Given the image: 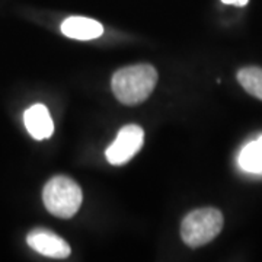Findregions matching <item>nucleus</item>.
<instances>
[{
    "mask_svg": "<svg viewBox=\"0 0 262 262\" xmlns=\"http://www.w3.org/2000/svg\"><path fill=\"white\" fill-rule=\"evenodd\" d=\"M158 83V72L150 64L128 66L115 72L113 92L120 102L137 105L144 102Z\"/></svg>",
    "mask_w": 262,
    "mask_h": 262,
    "instance_id": "obj_1",
    "label": "nucleus"
},
{
    "mask_svg": "<svg viewBox=\"0 0 262 262\" xmlns=\"http://www.w3.org/2000/svg\"><path fill=\"white\" fill-rule=\"evenodd\" d=\"M223 214L213 207L191 211L181 225L182 241L189 248H198L215 239L223 229Z\"/></svg>",
    "mask_w": 262,
    "mask_h": 262,
    "instance_id": "obj_2",
    "label": "nucleus"
},
{
    "mask_svg": "<svg viewBox=\"0 0 262 262\" xmlns=\"http://www.w3.org/2000/svg\"><path fill=\"white\" fill-rule=\"evenodd\" d=\"M42 200L51 214L60 219H70L80 208L82 189L73 179L60 175L48 181L44 187Z\"/></svg>",
    "mask_w": 262,
    "mask_h": 262,
    "instance_id": "obj_3",
    "label": "nucleus"
},
{
    "mask_svg": "<svg viewBox=\"0 0 262 262\" xmlns=\"http://www.w3.org/2000/svg\"><path fill=\"white\" fill-rule=\"evenodd\" d=\"M144 141V133L139 125H125L122 127L117 139L106 149L105 155L111 165H124L137 155Z\"/></svg>",
    "mask_w": 262,
    "mask_h": 262,
    "instance_id": "obj_4",
    "label": "nucleus"
},
{
    "mask_svg": "<svg viewBox=\"0 0 262 262\" xmlns=\"http://www.w3.org/2000/svg\"><path fill=\"white\" fill-rule=\"evenodd\" d=\"M28 245L38 253L50 258H67L70 255V246L58 234L46 229H35L27 236Z\"/></svg>",
    "mask_w": 262,
    "mask_h": 262,
    "instance_id": "obj_5",
    "label": "nucleus"
},
{
    "mask_svg": "<svg viewBox=\"0 0 262 262\" xmlns=\"http://www.w3.org/2000/svg\"><path fill=\"white\" fill-rule=\"evenodd\" d=\"M24 122L28 133L35 140H46L54 133V122L48 113L47 106L35 103L24 114Z\"/></svg>",
    "mask_w": 262,
    "mask_h": 262,
    "instance_id": "obj_6",
    "label": "nucleus"
},
{
    "mask_svg": "<svg viewBox=\"0 0 262 262\" xmlns=\"http://www.w3.org/2000/svg\"><path fill=\"white\" fill-rule=\"evenodd\" d=\"M61 31L66 37L86 41V39H94L102 35V25L91 18H83V16H72L67 18L61 24Z\"/></svg>",
    "mask_w": 262,
    "mask_h": 262,
    "instance_id": "obj_7",
    "label": "nucleus"
},
{
    "mask_svg": "<svg viewBox=\"0 0 262 262\" xmlns=\"http://www.w3.org/2000/svg\"><path fill=\"white\" fill-rule=\"evenodd\" d=\"M239 166L251 173H262V136L245 146L239 155Z\"/></svg>",
    "mask_w": 262,
    "mask_h": 262,
    "instance_id": "obj_8",
    "label": "nucleus"
},
{
    "mask_svg": "<svg viewBox=\"0 0 262 262\" xmlns=\"http://www.w3.org/2000/svg\"><path fill=\"white\" fill-rule=\"evenodd\" d=\"M237 80L249 95L262 101V69L261 67H244L237 72Z\"/></svg>",
    "mask_w": 262,
    "mask_h": 262,
    "instance_id": "obj_9",
    "label": "nucleus"
},
{
    "mask_svg": "<svg viewBox=\"0 0 262 262\" xmlns=\"http://www.w3.org/2000/svg\"><path fill=\"white\" fill-rule=\"evenodd\" d=\"M226 5H233V6H245L249 0H222Z\"/></svg>",
    "mask_w": 262,
    "mask_h": 262,
    "instance_id": "obj_10",
    "label": "nucleus"
}]
</instances>
